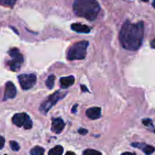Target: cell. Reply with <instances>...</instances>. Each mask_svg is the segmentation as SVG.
<instances>
[{"label":"cell","mask_w":155,"mask_h":155,"mask_svg":"<svg viewBox=\"0 0 155 155\" xmlns=\"http://www.w3.org/2000/svg\"><path fill=\"white\" fill-rule=\"evenodd\" d=\"M144 38V23L136 24L126 21L123 24L120 32V41L122 47L127 50L135 51L138 50Z\"/></svg>","instance_id":"1"},{"label":"cell","mask_w":155,"mask_h":155,"mask_svg":"<svg viewBox=\"0 0 155 155\" xmlns=\"http://www.w3.org/2000/svg\"><path fill=\"white\" fill-rule=\"evenodd\" d=\"M100 10L101 7L97 0H74L73 3L74 14L89 21L95 20Z\"/></svg>","instance_id":"2"},{"label":"cell","mask_w":155,"mask_h":155,"mask_svg":"<svg viewBox=\"0 0 155 155\" xmlns=\"http://www.w3.org/2000/svg\"><path fill=\"white\" fill-rule=\"evenodd\" d=\"M89 45L87 41H81L70 47L67 53V59L70 61L81 60L86 57L87 49Z\"/></svg>","instance_id":"3"},{"label":"cell","mask_w":155,"mask_h":155,"mask_svg":"<svg viewBox=\"0 0 155 155\" xmlns=\"http://www.w3.org/2000/svg\"><path fill=\"white\" fill-rule=\"evenodd\" d=\"M66 94V92H61L59 91H56L54 94L50 95L43 104H41L40 108H39L40 112L42 113L44 115H46L58 101L63 99Z\"/></svg>","instance_id":"4"},{"label":"cell","mask_w":155,"mask_h":155,"mask_svg":"<svg viewBox=\"0 0 155 155\" xmlns=\"http://www.w3.org/2000/svg\"><path fill=\"white\" fill-rule=\"evenodd\" d=\"M8 55L12 59L7 62V65H8L10 69L13 71H17L20 69L21 65L24 62V56L20 53L18 49L12 48L8 51Z\"/></svg>","instance_id":"5"},{"label":"cell","mask_w":155,"mask_h":155,"mask_svg":"<svg viewBox=\"0 0 155 155\" xmlns=\"http://www.w3.org/2000/svg\"><path fill=\"white\" fill-rule=\"evenodd\" d=\"M19 84L23 90H29L35 85L37 75L34 74H21L18 76Z\"/></svg>","instance_id":"6"},{"label":"cell","mask_w":155,"mask_h":155,"mask_svg":"<svg viewBox=\"0 0 155 155\" xmlns=\"http://www.w3.org/2000/svg\"><path fill=\"white\" fill-rule=\"evenodd\" d=\"M16 94H17V90H16L15 84L12 82H11V81H8L6 83V85H5V91L3 101H7L8 99L14 98L16 96Z\"/></svg>","instance_id":"7"},{"label":"cell","mask_w":155,"mask_h":155,"mask_svg":"<svg viewBox=\"0 0 155 155\" xmlns=\"http://www.w3.org/2000/svg\"><path fill=\"white\" fill-rule=\"evenodd\" d=\"M65 124L62 119L61 118H56L53 119L52 121V127L51 130L56 134H60L62 132V130L65 128Z\"/></svg>","instance_id":"8"},{"label":"cell","mask_w":155,"mask_h":155,"mask_svg":"<svg viewBox=\"0 0 155 155\" xmlns=\"http://www.w3.org/2000/svg\"><path fill=\"white\" fill-rule=\"evenodd\" d=\"M28 116V115L25 113H16L12 117L13 124H15L18 127H22V126L24 127Z\"/></svg>","instance_id":"9"},{"label":"cell","mask_w":155,"mask_h":155,"mask_svg":"<svg viewBox=\"0 0 155 155\" xmlns=\"http://www.w3.org/2000/svg\"><path fill=\"white\" fill-rule=\"evenodd\" d=\"M86 116L91 120H97L101 117V109L100 107H91L86 110Z\"/></svg>","instance_id":"10"},{"label":"cell","mask_w":155,"mask_h":155,"mask_svg":"<svg viewBox=\"0 0 155 155\" xmlns=\"http://www.w3.org/2000/svg\"><path fill=\"white\" fill-rule=\"evenodd\" d=\"M131 145L135 147H137V148L141 149L146 155H150L155 150V148L153 146L147 145V144H143V143H132Z\"/></svg>","instance_id":"11"},{"label":"cell","mask_w":155,"mask_h":155,"mask_svg":"<svg viewBox=\"0 0 155 155\" xmlns=\"http://www.w3.org/2000/svg\"><path fill=\"white\" fill-rule=\"evenodd\" d=\"M71 28L72 31H75L78 33H84V34H87L90 33L91 28H89L87 25H82L80 23H74L72 24L71 26Z\"/></svg>","instance_id":"12"},{"label":"cell","mask_w":155,"mask_h":155,"mask_svg":"<svg viewBox=\"0 0 155 155\" xmlns=\"http://www.w3.org/2000/svg\"><path fill=\"white\" fill-rule=\"evenodd\" d=\"M74 83V76H67L60 78V85L62 89H66L71 87Z\"/></svg>","instance_id":"13"},{"label":"cell","mask_w":155,"mask_h":155,"mask_svg":"<svg viewBox=\"0 0 155 155\" xmlns=\"http://www.w3.org/2000/svg\"><path fill=\"white\" fill-rule=\"evenodd\" d=\"M63 153V147L61 145H56L49 150L48 155H62Z\"/></svg>","instance_id":"14"},{"label":"cell","mask_w":155,"mask_h":155,"mask_svg":"<svg viewBox=\"0 0 155 155\" xmlns=\"http://www.w3.org/2000/svg\"><path fill=\"white\" fill-rule=\"evenodd\" d=\"M44 149L40 146H35L31 150V155H44Z\"/></svg>","instance_id":"15"},{"label":"cell","mask_w":155,"mask_h":155,"mask_svg":"<svg viewBox=\"0 0 155 155\" xmlns=\"http://www.w3.org/2000/svg\"><path fill=\"white\" fill-rule=\"evenodd\" d=\"M55 77L54 74H50L48 78H47V81H46V85L49 89H53L54 87V82H55Z\"/></svg>","instance_id":"16"},{"label":"cell","mask_w":155,"mask_h":155,"mask_svg":"<svg viewBox=\"0 0 155 155\" xmlns=\"http://www.w3.org/2000/svg\"><path fill=\"white\" fill-rule=\"evenodd\" d=\"M17 0H0V5L3 6L12 8Z\"/></svg>","instance_id":"17"},{"label":"cell","mask_w":155,"mask_h":155,"mask_svg":"<svg viewBox=\"0 0 155 155\" xmlns=\"http://www.w3.org/2000/svg\"><path fill=\"white\" fill-rule=\"evenodd\" d=\"M83 155H102V153L100 151L94 149H86L83 152Z\"/></svg>","instance_id":"18"},{"label":"cell","mask_w":155,"mask_h":155,"mask_svg":"<svg viewBox=\"0 0 155 155\" xmlns=\"http://www.w3.org/2000/svg\"><path fill=\"white\" fill-rule=\"evenodd\" d=\"M9 145H10V147H11L12 150H14V151H18L19 149H20V146H19V144L15 141H10Z\"/></svg>","instance_id":"19"},{"label":"cell","mask_w":155,"mask_h":155,"mask_svg":"<svg viewBox=\"0 0 155 155\" xmlns=\"http://www.w3.org/2000/svg\"><path fill=\"white\" fill-rule=\"evenodd\" d=\"M32 126H33V122L32 120H31V118H30V116H28V118H27L26 120V122H25V123L24 128H25V129H31V128H32Z\"/></svg>","instance_id":"20"},{"label":"cell","mask_w":155,"mask_h":155,"mask_svg":"<svg viewBox=\"0 0 155 155\" xmlns=\"http://www.w3.org/2000/svg\"><path fill=\"white\" fill-rule=\"evenodd\" d=\"M142 123L147 127H153V123L150 119H144L142 120Z\"/></svg>","instance_id":"21"},{"label":"cell","mask_w":155,"mask_h":155,"mask_svg":"<svg viewBox=\"0 0 155 155\" xmlns=\"http://www.w3.org/2000/svg\"><path fill=\"white\" fill-rule=\"evenodd\" d=\"M78 133L81 135H85L86 134H87V132H87V129H83V128H80V129L78 130Z\"/></svg>","instance_id":"22"},{"label":"cell","mask_w":155,"mask_h":155,"mask_svg":"<svg viewBox=\"0 0 155 155\" xmlns=\"http://www.w3.org/2000/svg\"><path fill=\"white\" fill-rule=\"evenodd\" d=\"M5 138H4L2 136H1V135H0V150L3 148L4 145H5Z\"/></svg>","instance_id":"23"},{"label":"cell","mask_w":155,"mask_h":155,"mask_svg":"<svg viewBox=\"0 0 155 155\" xmlns=\"http://www.w3.org/2000/svg\"><path fill=\"white\" fill-rule=\"evenodd\" d=\"M77 107H78V104H74V105L73 106L72 109H71V112H72L73 113H75L76 112H77Z\"/></svg>","instance_id":"24"},{"label":"cell","mask_w":155,"mask_h":155,"mask_svg":"<svg viewBox=\"0 0 155 155\" xmlns=\"http://www.w3.org/2000/svg\"><path fill=\"white\" fill-rule=\"evenodd\" d=\"M81 91H82L83 92H88V89L86 87V86L81 85Z\"/></svg>","instance_id":"25"},{"label":"cell","mask_w":155,"mask_h":155,"mask_svg":"<svg viewBox=\"0 0 155 155\" xmlns=\"http://www.w3.org/2000/svg\"><path fill=\"white\" fill-rule=\"evenodd\" d=\"M150 47H151L152 48L154 49V50H155V39H153V41L150 42Z\"/></svg>","instance_id":"26"},{"label":"cell","mask_w":155,"mask_h":155,"mask_svg":"<svg viewBox=\"0 0 155 155\" xmlns=\"http://www.w3.org/2000/svg\"><path fill=\"white\" fill-rule=\"evenodd\" d=\"M122 155H136L135 153H132V152H125V153H122Z\"/></svg>","instance_id":"27"},{"label":"cell","mask_w":155,"mask_h":155,"mask_svg":"<svg viewBox=\"0 0 155 155\" xmlns=\"http://www.w3.org/2000/svg\"><path fill=\"white\" fill-rule=\"evenodd\" d=\"M65 155H76V154L72 151H68V152H66Z\"/></svg>","instance_id":"28"},{"label":"cell","mask_w":155,"mask_h":155,"mask_svg":"<svg viewBox=\"0 0 155 155\" xmlns=\"http://www.w3.org/2000/svg\"><path fill=\"white\" fill-rule=\"evenodd\" d=\"M152 5H153V8H155V0H153V4H152Z\"/></svg>","instance_id":"29"},{"label":"cell","mask_w":155,"mask_h":155,"mask_svg":"<svg viewBox=\"0 0 155 155\" xmlns=\"http://www.w3.org/2000/svg\"><path fill=\"white\" fill-rule=\"evenodd\" d=\"M141 1H143V2H148L149 0H141Z\"/></svg>","instance_id":"30"}]
</instances>
